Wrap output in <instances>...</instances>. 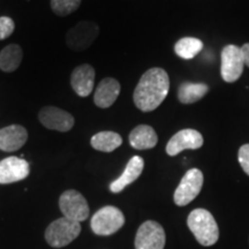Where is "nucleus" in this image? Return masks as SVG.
<instances>
[{
  "label": "nucleus",
  "instance_id": "obj_13",
  "mask_svg": "<svg viewBox=\"0 0 249 249\" xmlns=\"http://www.w3.org/2000/svg\"><path fill=\"white\" fill-rule=\"evenodd\" d=\"M95 70L89 64L77 66L71 71V86L80 97H88L95 85Z\"/></svg>",
  "mask_w": 249,
  "mask_h": 249
},
{
  "label": "nucleus",
  "instance_id": "obj_6",
  "mask_svg": "<svg viewBox=\"0 0 249 249\" xmlns=\"http://www.w3.org/2000/svg\"><path fill=\"white\" fill-rule=\"evenodd\" d=\"M59 207L64 217L81 223L89 217L88 202L81 193L74 189L64 192L59 198Z\"/></svg>",
  "mask_w": 249,
  "mask_h": 249
},
{
  "label": "nucleus",
  "instance_id": "obj_5",
  "mask_svg": "<svg viewBox=\"0 0 249 249\" xmlns=\"http://www.w3.org/2000/svg\"><path fill=\"white\" fill-rule=\"evenodd\" d=\"M203 173L198 169L187 171L174 192V203L179 207H185L191 203L193 200H195L196 196L200 194L203 187Z\"/></svg>",
  "mask_w": 249,
  "mask_h": 249
},
{
  "label": "nucleus",
  "instance_id": "obj_18",
  "mask_svg": "<svg viewBox=\"0 0 249 249\" xmlns=\"http://www.w3.org/2000/svg\"><path fill=\"white\" fill-rule=\"evenodd\" d=\"M23 58V51L20 45L9 44L0 52V70L6 73H12L20 66Z\"/></svg>",
  "mask_w": 249,
  "mask_h": 249
},
{
  "label": "nucleus",
  "instance_id": "obj_15",
  "mask_svg": "<svg viewBox=\"0 0 249 249\" xmlns=\"http://www.w3.org/2000/svg\"><path fill=\"white\" fill-rule=\"evenodd\" d=\"M120 83L113 77H105L103 79L93 95V102L101 108H107L114 104L117 98L120 95Z\"/></svg>",
  "mask_w": 249,
  "mask_h": 249
},
{
  "label": "nucleus",
  "instance_id": "obj_22",
  "mask_svg": "<svg viewBox=\"0 0 249 249\" xmlns=\"http://www.w3.org/2000/svg\"><path fill=\"white\" fill-rule=\"evenodd\" d=\"M82 0H51V9L59 17H67L80 7Z\"/></svg>",
  "mask_w": 249,
  "mask_h": 249
},
{
  "label": "nucleus",
  "instance_id": "obj_12",
  "mask_svg": "<svg viewBox=\"0 0 249 249\" xmlns=\"http://www.w3.org/2000/svg\"><path fill=\"white\" fill-rule=\"evenodd\" d=\"M29 176V164L18 157H8L0 161V183L7 185L26 179Z\"/></svg>",
  "mask_w": 249,
  "mask_h": 249
},
{
  "label": "nucleus",
  "instance_id": "obj_8",
  "mask_svg": "<svg viewBox=\"0 0 249 249\" xmlns=\"http://www.w3.org/2000/svg\"><path fill=\"white\" fill-rule=\"evenodd\" d=\"M222 64H220V75L227 83H233L240 79L244 73V58L241 50L236 45H226L222 50Z\"/></svg>",
  "mask_w": 249,
  "mask_h": 249
},
{
  "label": "nucleus",
  "instance_id": "obj_4",
  "mask_svg": "<svg viewBox=\"0 0 249 249\" xmlns=\"http://www.w3.org/2000/svg\"><path fill=\"white\" fill-rule=\"evenodd\" d=\"M124 224V216L120 209L112 205L102 208L91 218V230L98 235H111L119 231Z\"/></svg>",
  "mask_w": 249,
  "mask_h": 249
},
{
  "label": "nucleus",
  "instance_id": "obj_11",
  "mask_svg": "<svg viewBox=\"0 0 249 249\" xmlns=\"http://www.w3.org/2000/svg\"><path fill=\"white\" fill-rule=\"evenodd\" d=\"M203 136L196 129H182L174 134L167 142L166 152L169 156H177L187 149L195 150V149L201 148L203 145Z\"/></svg>",
  "mask_w": 249,
  "mask_h": 249
},
{
  "label": "nucleus",
  "instance_id": "obj_1",
  "mask_svg": "<svg viewBox=\"0 0 249 249\" xmlns=\"http://www.w3.org/2000/svg\"><path fill=\"white\" fill-rule=\"evenodd\" d=\"M170 90L169 74L163 68H150L143 74L134 90L135 107L142 112H151L166 98Z\"/></svg>",
  "mask_w": 249,
  "mask_h": 249
},
{
  "label": "nucleus",
  "instance_id": "obj_3",
  "mask_svg": "<svg viewBox=\"0 0 249 249\" xmlns=\"http://www.w3.org/2000/svg\"><path fill=\"white\" fill-rule=\"evenodd\" d=\"M80 232V223L62 217L50 224L45 231V240L52 247L61 248L76 239Z\"/></svg>",
  "mask_w": 249,
  "mask_h": 249
},
{
  "label": "nucleus",
  "instance_id": "obj_25",
  "mask_svg": "<svg viewBox=\"0 0 249 249\" xmlns=\"http://www.w3.org/2000/svg\"><path fill=\"white\" fill-rule=\"evenodd\" d=\"M240 50H241L242 58H244L245 65H247L249 67V43H246V44L242 45V48Z\"/></svg>",
  "mask_w": 249,
  "mask_h": 249
},
{
  "label": "nucleus",
  "instance_id": "obj_17",
  "mask_svg": "<svg viewBox=\"0 0 249 249\" xmlns=\"http://www.w3.org/2000/svg\"><path fill=\"white\" fill-rule=\"evenodd\" d=\"M158 142V136L155 129L148 124L136 126L129 134V143L134 149L147 150L156 147Z\"/></svg>",
  "mask_w": 249,
  "mask_h": 249
},
{
  "label": "nucleus",
  "instance_id": "obj_14",
  "mask_svg": "<svg viewBox=\"0 0 249 249\" xmlns=\"http://www.w3.org/2000/svg\"><path fill=\"white\" fill-rule=\"evenodd\" d=\"M28 132L21 124H11L0 129V150L6 152L18 151L26 144Z\"/></svg>",
  "mask_w": 249,
  "mask_h": 249
},
{
  "label": "nucleus",
  "instance_id": "obj_9",
  "mask_svg": "<svg viewBox=\"0 0 249 249\" xmlns=\"http://www.w3.org/2000/svg\"><path fill=\"white\" fill-rule=\"evenodd\" d=\"M165 232L160 224L147 220L140 226L135 236V249H164Z\"/></svg>",
  "mask_w": 249,
  "mask_h": 249
},
{
  "label": "nucleus",
  "instance_id": "obj_23",
  "mask_svg": "<svg viewBox=\"0 0 249 249\" xmlns=\"http://www.w3.org/2000/svg\"><path fill=\"white\" fill-rule=\"evenodd\" d=\"M15 23L11 18L0 17V40L8 38L14 33Z\"/></svg>",
  "mask_w": 249,
  "mask_h": 249
},
{
  "label": "nucleus",
  "instance_id": "obj_2",
  "mask_svg": "<svg viewBox=\"0 0 249 249\" xmlns=\"http://www.w3.org/2000/svg\"><path fill=\"white\" fill-rule=\"evenodd\" d=\"M187 225L202 246L209 247L218 241L219 230L213 216L208 210H193L187 219Z\"/></svg>",
  "mask_w": 249,
  "mask_h": 249
},
{
  "label": "nucleus",
  "instance_id": "obj_7",
  "mask_svg": "<svg viewBox=\"0 0 249 249\" xmlns=\"http://www.w3.org/2000/svg\"><path fill=\"white\" fill-rule=\"evenodd\" d=\"M99 27L91 21H82L75 27L71 28L66 35V44L75 52L85 51L92 45L93 40L97 38Z\"/></svg>",
  "mask_w": 249,
  "mask_h": 249
},
{
  "label": "nucleus",
  "instance_id": "obj_19",
  "mask_svg": "<svg viewBox=\"0 0 249 249\" xmlns=\"http://www.w3.org/2000/svg\"><path fill=\"white\" fill-rule=\"evenodd\" d=\"M90 144L96 150L102 152H112L123 144V139L116 132H99L92 136L90 140Z\"/></svg>",
  "mask_w": 249,
  "mask_h": 249
},
{
  "label": "nucleus",
  "instance_id": "obj_10",
  "mask_svg": "<svg viewBox=\"0 0 249 249\" xmlns=\"http://www.w3.org/2000/svg\"><path fill=\"white\" fill-rule=\"evenodd\" d=\"M38 119L45 128L62 133L71 130L75 123L74 117L71 113L55 107H44L40 108Z\"/></svg>",
  "mask_w": 249,
  "mask_h": 249
},
{
  "label": "nucleus",
  "instance_id": "obj_20",
  "mask_svg": "<svg viewBox=\"0 0 249 249\" xmlns=\"http://www.w3.org/2000/svg\"><path fill=\"white\" fill-rule=\"evenodd\" d=\"M209 91V87L205 83L183 82L178 90V98L182 104H193L198 102Z\"/></svg>",
  "mask_w": 249,
  "mask_h": 249
},
{
  "label": "nucleus",
  "instance_id": "obj_21",
  "mask_svg": "<svg viewBox=\"0 0 249 249\" xmlns=\"http://www.w3.org/2000/svg\"><path fill=\"white\" fill-rule=\"evenodd\" d=\"M202 50H203V43L195 37H185V38L179 39L174 45V52L177 55L186 60L196 57Z\"/></svg>",
  "mask_w": 249,
  "mask_h": 249
},
{
  "label": "nucleus",
  "instance_id": "obj_16",
  "mask_svg": "<svg viewBox=\"0 0 249 249\" xmlns=\"http://www.w3.org/2000/svg\"><path fill=\"white\" fill-rule=\"evenodd\" d=\"M143 169H144V160H143V158L140 157V156H134L127 163L126 169H124L123 174L111 183L110 191L112 193L123 192L127 186H129L130 183H133L136 179L140 178Z\"/></svg>",
  "mask_w": 249,
  "mask_h": 249
},
{
  "label": "nucleus",
  "instance_id": "obj_24",
  "mask_svg": "<svg viewBox=\"0 0 249 249\" xmlns=\"http://www.w3.org/2000/svg\"><path fill=\"white\" fill-rule=\"evenodd\" d=\"M238 160L240 163L242 170L245 171L246 174L249 176V144H244L239 149Z\"/></svg>",
  "mask_w": 249,
  "mask_h": 249
}]
</instances>
